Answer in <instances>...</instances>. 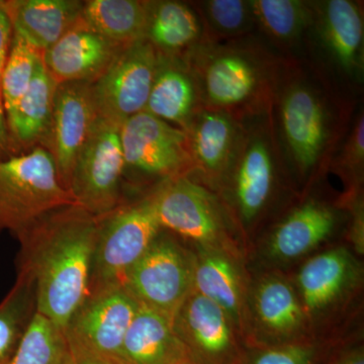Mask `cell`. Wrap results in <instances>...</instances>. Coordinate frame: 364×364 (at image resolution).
<instances>
[{
  "instance_id": "6da1fadb",
  "label": "cell",
  "mask_w": 364,
  "mask_h": 364,
  "mask_svg": "<svg viewBox=\"0 0 364 364\" xmlns=\"http://www.w3.org/2000/svg\"><path fill=\"white\" fill-rule=\"evenodd\" d=\"M360 104L306 60L282 56L269 112L287 171L308 181L329 169Z\"/></svg>"
},
{
  "instance_id": "7a4b0ae2",
  "label": "cell",
  "mask_w": 364,
  "mask_h": 364,
  "mask_svg": "<svg viewBox=\"0 0 364 364\" xmlns=\"http://www.w3.org/2000/svg\"><path fill=\"white\" fill-rule=\"evenodd\" d=\"M100 220L73 205L46 215L18 239V274L33 284L36 312L64 330L90 294Z\"/></svg>"
},
{
  "instance_id": "3957f363",
  "label": "cell",
  "mask_w": 364,
  "mask_h": 364,
  "mask_svg": "<svg viewBox=\"0 0 364 364\" xmlns=\"http://www.w3.org/2000/svg\"><path fill=\"white\" fill-rule=\"evenodd\" d=\"M282 58L255 33L221 42L205 41L183 59L205 107L243 123L269 112Z\"/></svg>"
},
{
  "instance_id": "277c9868",
  "label": "cell",
  "mask_w": 364,
  "mask_h": 364,
  "mask_svg": "<svg viewBox=\"0 0 364 364\" xmlns=\"http://www.w3.org/2000/svg\"><path fill=\"white\" fill-rule=\"evenodd\" d=\"M303 56L345 97L360 102L364 81L363 2L317 0Z\"/></svg>"
},
{
  "instance_id": "5b68a950",
  "label": "cell",
  "mask_w": 364,
  "mask_h": 364,
  "mask_svg": "<svg viewBox=\"0 0 364 364\" xmlns=\"http://www.w3.org/2000/svg\"><path fill=\"white\" fill-rule=\"evenodd\" d=\"M73 205L45 148L0 158V236L18 239L46 215Z\"/></svg>"
},
{
  "instance_id": "8992f818",
  "label": "cell",
  "mask_w": 364,
  "mask_h": 364,
  "mask_svg": "<svg viewBox=\"0 0 364 364\" xmlns=\"http://www.w3.org/2000/svg\"><path fill=\"white\" fill-rule=\"evenodd\" d=\"M284 171L270 112L243 122L240 145L224 181L229 182L237 214L246 226L265 212Z\"/></svg>"
},
{
  "instance_id": "52a82bcc",
  "label": "cell",
  "mask_w": 364,
  "mask_h": 364,
  "mask_svg": "<svg viewBox=\"0 0 364 364\" xmlns=\"http://www.w3.org/2000/svg\"><path fill=\"white\" fill-rule=\"evenodd\" d=\"M162 231L152 196L121 205L100 220L90 291L123 286L127 272Z\"/></svg>"
},
{
  "instance_id": "ba28073f",
  "label": "cell",
  "mask_w": 364,
  "mask_h": 364,
  "mask_svg": "<svg viewBox=\"0 0 364 364\" xmlns=\"http://www.w3.org/2000/svg\"><path fill=\"white\" fill-rule=\"evenodd\" d=\"M124 170L119 127L100 116L74 165L69 193L83 210L102 220L121 205Z\"/></svg>"
},
{
  "instance_id": "9c48e42d",
  "label": "cell",
  "mask_w": 364,
  "mask_h": 364,
  "mask_svg": "<svg viewBox=\"0 0 364 364\" xmlns=\"http://www.w3.org/2000/svg\"><path fill=\"white\" fill-rule=\"evenodd\" d=\"M193 260L173 239L159 235L127 272L123 287L140 305L174 316L193 289Z\"/></svg>"
},
{
  "instance_id": "30bf717a",
  "label": "cell",
  "mask_w": 364,
  "mask_h": 364,
  "mask_svg": "<svg viewBox=\"0 0 364 364\" xmlns=\"http://www.w3.org/2000/svg\"><path fill=\"white\" fill-rule=\"evenodd\" d=\"M119 139L126 169L164 181L191 174L186 131L142 112L121 124Z\"/></svg>"
},
{
  "instance_id": "8fae6325",
  "label": "cell",
  "mask_w": 364,
  "mask_h": 364,
  "mask_svg": "<svg viewBox=\"0 0 364 364\" xmlns=\"http://www.w3.org/2000/svg\"><path fill=\"white\" fill-rule=\"evenodd\" d=\"M138 308L123 286L90 291L64 328L67 346L122 360V345Z\"/></svg>"
},
{
  "instance_id": "7c38bea8",
  "label": "cell",
  "mask_w": 364,
  "mask_h": 364,
  "mask_svg": "<svg viewBox=\"0 0 364 364\" xmlns=\"http://www.w3.org/2000/svg\"><path fill=\"white\" fill-rule=\"evenodd\" d=\"M158 63V52L143 39L117 55L92 83L98 114L121 127L127 119L145 111Z\"/></svg>"
},
{
  "instance_id": "4fadbf2b",
  "label": "cell",
  "mask_w": 364,
  "mask_h": 364,
  "mask_svg": "<svg viewBox=\"0 0 364 364\" xmlns=\"http://www.w3.org/2000/svg\"><path fill=\"white\" fill-rule=\"evenodd\" d=\"M158 221L170 230L202 245H215L224 235L221 205L202 183L188 176L163 181L151 193Z\"/></svg>"
},
{
  "instance_id": "5bb4252c",
  "label": "cell",
  "mask_w": 364,
  "mask_h": 364,
  "mask_svg": "<svg viewBox=\"0 0 364 364\" xmlns=\"http://www.w3.org/2000/svg\"><path fill=\"white\" fill-rule=\"evenodd\" d=\"M98 117L92 83L69 82L57 86L51 122L39 146L51 155L60 181L67 191L74 165Z\"/></svg>"
},
{
  "instance_id": "9a60e30c",
  "label": "cell",
  "mask_w": 364,
  "mask_h": 364,
  "mask_svg": "<svg viewBox=\"0 0 364 364\" xmlns=\"http://www.w3.org/2000/svg\"><path fill=\"white\" fill-rule=\"evenodd\" d=\"M177 337L198 364H241L226 312L191 291L173 318Z\"/></svg>"
},
{
  "instance_id": "2e32d148",
  "label": "cell",
  "mask_w": 364,
  "mask_h": 364,
  "mask_svg": "<svg viewBox=\"0 0 364 364\" xmlns=\"http://www.w3.org/2000/svg\"><path fill=\"white\" fill-rule=\"evenodd\" d=\"M124 48L105 39L80 18L42 55L57 85L95 83Z\"/></svg>"
},
{
  "instance_id": "e0dca14e",
  "label": "cell",
  "mask_w": 364,
  "mask_h": 364,
  "mask_svg": "<svg viewBox=\"0 0 364 364\" xmlns=\"http://www.w3.org/2000/svg\"><path fill=\"white\" fill-rule=\"evenodd\" d=\"M242 133L243 123L238 119L203 107L186 131L191 174L196 172L208 181H224L240 145Z\"/></svg>"
},
{
  "instance_id": "ac0fdd59",
  "label": "cell",
  "mask_w": 364,
  "mask_h": 364,
  "mask_svg": "<svg viewBox=\"0 0 364 364\" xmlns=\"http://www.w3.org/2000/svg\"><path fill=\"white\" fill-rule=\"evenodd\" d=\"M203 107L200 88L186 60L158 53L154 81L144 112L186 132Z\"/></svg>"
},
{
  "instance_id": "d6986e66",
  "label": "cell",
  "mask_w": 364,
  "mask_h": 364,
  "mask_svg": "<svg viewBox=\"0 0 364 364\" xmlns=\"http://www.w3.org/2000/svg\"><path fill=\"white\" fill-rule=\"evenodd\" d=\"M14 33L44 54L81 18L85 2L74 0L1 1Z\"/></svg>"
},
{
  "instance_id": "ffe728a7",
  "label": "cell",
  "mask_w": 364,
  "mask_h": 364,
  "mask_svg": "<svg viewBox=\"0 0 364 364\" xmlns=\"http://www.w3.org/2000/svg\"><path fill=\"white\" fill-rule=\"evenodd\" d=\"M255 31L280 56L301 57L314 20V2L251 0Z\"/></svg>"
},
{
  "instance_id": "44dd1931",
  "label": "cell",
  "mask_w": 364,
  "mask_h": 364,
  "mask_svg": "<svg viewBox=\"0 0 364 364\" xmlns=\"http://www.w3.org/2000/svg\"><path fill=\"white\" fill-rule=\"evenodd\" d=\"M145 39L159 54L184 58L207 37L191 2L157 0L148 1Z\"/></svg>"
},
{
  "instance_id": "7402d4cb",
  "label": "cell",
  "mask_w": 364,
  "mask_h": 364,
  "mask_svg": "<svg viewBox=\"0 0 364 364\" xmlns=\"http://www.w3.org/2000/svg\"><path fill=\"white\" fill-rule=\"evenodd\" d=\"M186 353L174 331L173 321L139 304L122 345V360L126 364H171Z\"/></svg>"
},
{
  "instance_id": "603a6c76",
  "label": "cell",
  "mask_w": 364,
  "mask_h": 364,
  "mask_svg": "<svg viewBox=\"0 0 364 364\" xmlns=\"http://www.w3.org/2000/svg\"><path fill=\"white\" fill-rule=\"evenodd\" d=\"M338 214L327 203L310 200L294 208L273 232L270 250L275 257L291 259L316 247L332 234Z\"/></svg>"
},
{
  "instance_id": "cb8c5ba5",
  "label": "cell",
  "mask_w": 364,
  "mask_h": 364,
  "mask_svg": "<svg viewBox=\"0 0 364 364\" xmlns=\"http://www.w3.org/2000/svg\"><path fill=\"white\" fill-rule=\"evenodd\" d=\"M57 86L41 59L30 87L6 116L11 143L25 148L40 145L51 122Z\"/></svg>"
},
{
  "instance_id": "d4e9b609",
  "label": "cell",
  "mask_w": 364,
  "mask_h": 364,
  "mask_svg": "<svg viewBox=\"0 0 364 364\" xmlns=\"http://www.w3.org/2000/svg\"><path fill=\"white\" fill-rule=\"evenodd\" d=\"M148 1L90 0L83 4L81 18L95 32L127 48L145 39Z\"/></svg>"
},
{
  "instance_id": "484cf974",
  "label": "cell",
  "mask_w": 364,
  "mask_h": 364,
  "mask_svg": "<svg viewBox=\"0 0 364 364\" xmlns=\"http://www.w3.org/2000/svg\"><path fill=\"white\" fill-rule=\"evenodd\" d=\"M349 273L350 259L342 249L320 254L309 260L299 275L306 308L317 311L332 303L343 289Z\"/></svg>"
},
{
  "instance_id": "4316f807",
  "label": "cell",
  "mask_w": 364,
  "mask_h": 364,
  "mask_svg": "<svg viewBox=\"0 0 364 364\" xmlns=\"http://www.w3.org/2000/svg\"><path fill=\"white\" fill-rule=\"evenodd\" d=\"M193 289L221 306L228 316L239 315L241 296L238 277L233 265L224 256L203 252L193 260Z\"/></svg>"
},
{
  "instance_id": "83f0119b",
  "label": "cell",
  "mask_w": 364,
  "mask_h": 364,
  "mask_svg": "<svg viewBox=\"0 0 364 364\" xmlns=\"http://www.w3.org/2000/svg\"><path fill=\"white\" fill-rule=\"evenodd\" d=\"M191 4L202 18L210 42L239 39L256 33L251 0H203Z\"/></svg>"
},
{
  "instance_id": "f1b7e54d",
  "label": "cell",
  "mask_w": 364,
  "mask_h": 364,
  "mask_svg": "<svg viewBox=\"0 0 364 364\" xmlns=\"http://www.w3.org/2000/svg\"><path fill=\"white\" fill-rule=\"evenodd\" d=\"M36 313L33 284L16 275L11 291L0 303V364L9 363Z\"/></svg>"
},
{
  "instance_id": "f546056e",
  "label": "cell",
  "mask_w": 364,
  "mask_h": 364,
  "mask_svg": "<svg viewBox=\"0 0 364 364\" xmlns=\"http://www.w3.org/2000/svg\"><path fill=\"white\" fill-rule=\"evenodd\" d=\"M66 352L64 330L36 312L9 364H63Z\"/></svg>"
},
{
  "instance_id": "4dcf8cb0",
  "label": "cell",
  "mask_w": 364,
  "mask_h": 364,
  "mask_svg": "<svg viewBox=\"0 0 364 364\" xmlns=\"http://www.w3.org/2000/svg\"><path fill=\"white\" fill-rule=\"evenodd\" d=\"M256 309L263 324L279 334L293 332L303 320V312L293 289L279 279L267 280L259 287Z\"/></svg>"
},
{
  "instance_id": "1f68e13d",
  "label": "cell",
  "mask_w": 364,
  "mask_h": 364,
  "mask_svg": "<svg viewBox=\"0 0 364 364\" xmlns=\"http://www.w3.org/2000/svg\"><path fill=\"white\" fill-rule=\"evenodd\" d=\"M41 59L42 54L18 33H13L11 48L1 74L2 97L6 116L14 111L26 95Z\"/></svg>"
},
{
  "instance_id": "d6a6232c",
  "label": "cell",
  "mask_w": 364,
  "mask_h": 364,
  "mask_svg": "<svg viewBox=\"0 0 364 364\" xmlns=\"http://www.w3.org/2000/svg\"><path fill=\"white\" fill-rule=\"evenodd\" d=\"M364 165V112L359 105L348 132L335 152L329 168L338 170L352 181H359L363 176Z\"/></svg>"
},
{
  "instance_id": "836d02e7",
  "label": "cell",
  "mask_w": 364,
  "mask_h": 364,
  "mask_svg": "<svg viewBox=\"0 0 364 364\" xmlns=\"http://www.w3.org/2000/svg\"><path fill=\"white\" fill-rule=\"evenodd\" d=\"M317 359L318 351L315 347L306 344H287L255 354L248 364H316Z\"/></svg>"
},
{
  "instance_id": "e575fe53",
  "label": "cell",
  "mask_w": 364,
  "mask_h": 364,
  "mask_svg": "<svg viewBox=\"0 0 364 364\" xmlns=\"http://www.w3.org/2000/svg\"><path fill=\"white\" fill-rule=\"evenodd\" d=\"M63 364H126L119 359L67 346Z\"/></svg>"
},
{
  "instance_id": "d590c367",
  "label": "cell",
  "mask_w": 364,
  "mask_h": 364,
  "mask_svg": "<svg viewBox=\"0 0 364 364\" xmlns=\"http://www.w3.org/2000/svg\"><path fill=\"white\" fill-rule=\"evenodd\" d=\"M13 25L11 18L7 14L6 9L0 1V64L4 66L9 48H11V39H13Z\"/></svg>"
},
{
  "instance_id": "8d00e7d4",
  "label": "cell",
  "mask_w": 364,
  "mask_h": 364,
  "mask_svg": "<svg viewBox=\"0 0 364 364\" xmlns=\"http://www.w3.org/2000/svg\"><path fill=\"white\" fill-rule=\"evenodd\" d=\"M4 66L0 64V154L9 153L11 150V140L7 128L6 109H4V97H2L1 74Z\"/></svg>"
},
{
  "instance_id": "74e56055",
  "label": "cell",
  "mask_w": 364,
  "mask_h": 364,
  "mask_svg": "<svg viewBox=\"0 0 364 364\" xmlns=\"http://www.w3.org/2000/svg\"><path fill=\"white\" fill-rule=\"evenodd\" d=\"M330 364H364L363 352L360 350L350 352L341 358L335 359Z\"/></svg>"
},
{
  "instance_id": "f35d334b",
  "label": "cell",
  "mask_w": 364,
  "mask_h": 364,
  "mask_svg": "<svg viewBox=\"0 0 364 364\" xmlns=\"http://www.w3.org/2000/svg\"><path fill=\"white\" fill-rule=\"evenodd\" d=\"M171 364H198L193 360V358L189 356L188 353H186V355L182 356V358L177 359L176 361H174L173 363Z\"/></svg>"
},
{
  "instance_id": "ab89813d",
  "label": "cell",
  "mask_w": 364,
  "mask_h": 364,
  "mask_svg": "<svg viewBox=\"0 0 364 364\" xmlns=\"http://www.w3.org/2000/svg\"><path fill=\"white\" fill-rule=\"evenodd\" d=\"M6 364H9V363H6Z\"/></svg>"
}]
</instances>
